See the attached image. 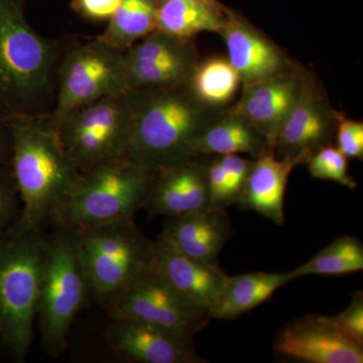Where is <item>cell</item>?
Listing matches in <instances>:
<instances>
[{
	"instance_id": "7c38bea8",
	"label": "cell",
	"mask_w": 363,
	"mask_h": 363,
	"mask_svg": "<svg viewBox=\"0 0 363 363\" xmlns=\"http://www.w3.org/2000/svg\"><path fill=\"white\" fill-rule=\"evenodd\" d=\"M274 350L302 362H363V345L346 337L323 315H306L286 324L274 338Z\"/></svg>"
},
{
	"instance_id": "277c9868",
	"label": "cell",
	"mask_w": 363,
	"mask_h": 363,
	"mask_svg": "<svg viewBox=\"0 0 363 363\" xmlns=\"http://www.w3.org/2000/svg\"><path fill=\"white\" fill-rule=\"evenodd\" d=\"M45 230L18 221L0 233V357L28 359L37 321Z\"/></svg>"
},
{
	"instance_id": "5bb4252c",
	"label": "cell",
	"mask_w": 363,
	"mask_h": 363,
	"mask_svg": "<svg viewBox=\"0 0 363 363\" xmlns=\"http://www.w3.org/2000/svg\"><path fill=\"white\" fill-rule=\"evenodd\" d=\"M152 267L209 316L228 277L219 264L181 252L164 233L154 241Z\"/></svg>"
},
{
	"instance_id": "9c48e42d",
	"label": "cell",
	"mask_w": 363,
	"mask_h": 363,
	"mask_svg": "<svg viewBox=\"0 0 363 363\" xmlns=\"http://www.w3.org/2000/svg\"><path fill=\"white\" fill-rule=\"evenodd\" d=\"M69 156L85 171L125 156L133 135L128 92L102 98L69 114L56 128Z\"/></svg>"
},
{
	"instance_id": "d590c367",
	"label": "cell",
	"mask_w": 363,
	"mask_h": 363,
	"mask_svg": "<svg viewBox=\"0 0 363 363\" xmlns=\"http://www.w3.org/2000/svg\"><path fill=\"white\" fill-rule=\"evenodd\" d=\"M0 162H2L1 161H0ZM4 164H6V162H4Z\"/></svg>"
},
{
	"instance_id": "3957f363",
	"label": "cell",
	"mask_w": 363,
	"mask_h": 363,
	"mask_svg": "<svg viewBox=\"0 0 363 363\" xmlns=\"http://www.w3.org/2000/svg\"><path fill=\"white\" fill-rule=\"evenodd\" d=\"M133 135L125 157L156 169L194 159L210 123L187 85L128 91Z\"/></svg>"
},
{
	"instance_id": "9a60e30c",
	"label": "cell",
	"mask_w": 363,
	"mask_h": 363,
	"mask_svg": "<svg viewBox=\"0 0 363 363\" xmlns=\"http://www.w3.org/2000/svg\"><path fill=\"white\" fill-rule=\"evenodd\" d=\"M209 207L207 168L186 160L156 169L143 209L149 216H177Z\"/></svg>"
},
{
	"instance_id": "52a82bcc",
	"label": "cell",
	"mask_w": 363,
	"mask_h": 363,
	"mask_svg": "<svg viewBox=\"0 0 363 363\" xmlns=\"http://www.w3.org/2000/svg\"><path fill=\"white\" fill-rule=\"evenodd\" d=\"M76 233L91 296L101 305L152 267L154 241L136 226L135 219L80 229Z\"/></svg>"
},
{
	"instance_id": "cb8c5ba5",
	"label": "cell",
	"mask_w": 363,
	"mask_h": 363,
	"mask_svg": "<svg viewBox=\"0 0 363 363\" xmlns=\"http://www.w3.org/2000/svg\"><path fill=\"white\" fill-rule=\"evenodd\" d=\"M157 11L156 0H123L99 38L125 52L138 40L156 30Z\"/></svg>"
},
{
	"instance_id": "ac0fdd59",
	"label": "cell",
	"mask_w": 363,
	"mask_h": 363,
	"mask_svg": "<svg viewBox=\"0 0 363 363\" xmlns=\"http://www.w3.org/2000/svg\"><path fill=\"white\" fill-rule=\"evenodd\" d=\"M162 233L177 248L211 264H218L219 255L233 234L225 209L203 208L168 217Z\"/></svg>"
},
{
	"instance_id": "4dcf8cb0",
	"label": "cell",
	"mask_w": 363,
	"mask_h": 363,
	"mask_svg": "<svg viewBox=\"0 0 363 363\" xmlns=\"http://www.w3.org/2000/svg\"><path fill=\"white\" fill-rule=\"evenodd\" d=\"M337 149L351 159H362L363 124L353 121H342L337 128Z\"/></svg>"
},
{
	"instance_id": "d6986e66",
	"label": "cell",
	"mask_w": 363,
	"mask_h": 363,
	"mask_svg": "<svg viewBox=\"0 0 363 363\" xmlns=\"http://www.w3.org/2000/svg\"><path fill=\"white\" fill-rule=\"evenodd\" d=\"M297 164L267 150L252 162L235 205L266 217L276 225L285 223V195L288 179Z\"/></svg>"
},
{
	"instance_id": "836d02e7",
	"label": "cell",
	"mask_w": 363,
	"mask_h": 363,
	"mask_svg": "<svg viewBox=\"0 0 363 363\" xmlns=\"http://www.w3.org/2000/svg\"><path fill=\"white\" fill-rule=\"evenodd\" d=\"M9 140L4 118L0 116V161L9 164Z\"/></svg>"
},
{
	"instance_id": "44dd1931",
	"label": "cell",
	"mask_w": 363,
	"mask_h": 363,
	"mask_svg": "<svg viewBox=\"0 0 363 363\" xmlns=\"http://www.w3.org/2000/svg\"><path fill=\"white\" fill-rule=\"evenodd\" d=\"M292 272H248L235 277H227L210 318L233 320L262 305L279 289L294 281Z\"/></svg>"
},
{
	"instance_id": "1f68e13d",
	"label": "cell",
	"mask_w": 363,
	"mask_h": 363,
	"mask_svg": "<svg viewBox=\"0 0 363 363\" xmlns=\"http://www.w3.org/2000/svg\"><path fill=\"white\" fill-rule=\"evenodd\" d=\"M219 160L222 167L225 169L229 192L233 198V205H235L247 180L252 162L238 155H225Z\"/></svg>"
},
{
	"instance_id": "603a6c76",
	"label": "cell",
	"mask_w": 363,
	"mask_h": 363,
	"mask_svg": "<svg viewBox=\"0 0 363 363\" xmlns=\"http://www.w3.org/2000/svg\"><path fill=\"white\" fill-rule=\"evenodd\" d=\"M269 149V145L252 125L241 117H228L220 123L210 124L197 145L198 155L250 154L255 159Z\"/></svg>"
},
{
	"instance_id": "30bf717a",
	"label": "cell",
	"mask_w": 363,
	"mask_h": 363,
	"mask_svg": "<svg viewBox=\"0 0 363 363\" xmlns=\"http://www.w3.org/2000/svg\"><path fill=\"white\" fill-rule=\"evenodd\" d=\"M104 307L111 319L135 320L188 337L204 330L211 320L152 267L140 272Z\"/></svg>"
},
{
	"instance_id": "d4e9b609",
	"label": "cell",
	"mask_w": 363,
	"mask_h": 363,
	"mask_svg": "<svg viewBox=\"0 0 363 363\" xmlns=\"http://www.w3.org/2000/svg\"><path fill=\"white\" fill-rule=\"evenodd\" d=\"M363 269V245L354 236H339L316 255L292 269L295 279L306 276H339Z\"/></svg>"
},
{
	"instance_id": "4316f807",
	"label": "cell",
	"mask_w": 363,
	"mask_h": 363,
	"mask_svg": "<svg viewBox=\"0 0 363 363\" xmlns=\"http://www.w3.org/2000/svg\"><path fill=\"white\" fill-rule=\"evenodd\" d=\"M347 159L337 147L325 145L310 157L308 169L313 178L333 181L344 187L354 189L357 182L348 174Z\"/></svg>"
},
{
	"instance_id": "ffe728a7",
	"label": "cell",
	"mask_w": 363,
	"mask_h": 363,
	"mask_svg": "<svg viewBox=\"0 0 363 363\" xmlns=\"http://www.w3.org/2000/svg\"><path fill=\"white\" fill-rule=\"evenodd\" d=\"M222 28L229 62L247 84L281 73L285 60L279 50L252 26L231 16Z\"/></svg>"
},
{
	"instance_id": "484cf974",
	"label": "cell",
	"mask_w": 363,
	"mask_h": 363,
	"mask_svg": "<svg viewBox=\"0 0 363 363\" xmlns=\"http://www.w3.org/2000/svg\"><path fill=\"white\" fill-rule=\"evenodd\" d=\"M241 77L229 60L211 59L193 72V93L203 104H226L235 94Z\"/></svg>"
},
{
	"instance_id": "f546056e",
	"label": "cell",
	"mask_w": 363,
	"mask_h": 363,
	"mask_svg": "<svg viewBox=\"0 0 363 363\" xmlns=\"http://www.w3.org/2000/svg\"><path fill=\"white\" fill-rule=\"evenodd\" d=\"M207 179L209 188V207L226 209L227 207L233 205L225 169L222 167L220 160H216L208 167Z\"/></svg>"
},
{
	"instance_id": "8992f818",
	"label": "cell",
	"mask_w": 363,
	"mask_h": 363,
	"mask_svg": "<svg viewBox=\"0 0 363 363\" xmlns=\"http://www.w3.org/2000/svg\"><path fill=\"white\" fill-rule=\"evenodd\" d=\"M45 236L37 321L40 345L49 357L67 350L72 325L91 296L89 283L79 255L77 233L51 224Z\"/></svg>"
},
{
	"instance_id": "e0dca14e",
	"label": "cell",
	"mask_w": 363,
	"mask_h": 363,
	"mask_svg": "<svg viewBox=\"0 0 363 363\" xmlns=\"http://www.w3.org/2000/svg\"><path fill=\"white\" fill-rule=\"evenodd\" d=\"M332 118L319 97L302 88L297 102L281 125L274 150L281 159L296 164L308 162L331 135Z\"/></svg>"
},
{
	"instance_id": "ba28073f",
	"label": "cell",
	"mask_w": 363,
	"mask_h": 363,
	"mask_svg": "<svg viewBox=\"0 0 363 363\" xmlns=\"http://www.w3.org/2000/svg\"><path fill=\"white\" fill-rule=\"evenodd\" d=\"M128 91L123 51L99 37L69 45L57 72L54 106L45 118L57 128L76 109Z\"/></svg>"
},
{
	"instance_id": "6da1fadb",
	"label": "cell",
	"mask_w": 363,
	"mask_h": 363,
	"mask_svg": "<svg viewBox=\"0 0 363 363\" xmlns=\"http://www.w3.org/2000/svg\"><path fill=\"white\" fill-rule=\"evenodd\" d=\"M9 164L21 201L18 222L45 230L78 181L81 169L45 116L4 117Z\"/></svg>"
},
{
	"instance_id": "2e32d148",
	"label": "cell",
	"mask_w": 363,
	"mask_h": 363,
	"mask_svg": "<svg viewBox=\"0 0 363 363\" xmlns=\"http://www.w3.org/2000/svg\"><path fill=\"white\" fill-rule=\"evenodd\" d=\"M303 85L295 76L276 74L248 84L236 116L252 125L274 150L281 125L292 111Z\"/></svg>"
},
{
	"instance_id": "f1b7e54d",
	"label": "cell",
	"mask_w": 363,
	"mask_h": 363,
	"mask_svg": "<svg viewBox=\"0 0 363 363\" xmlns=\"http://www.w3.org/2000/svg\"><path fill=\"white\" fill-rule=\"evenodd\" d=\"M334 326L337 327L346 337L363 345V294L355 293L350 304L335 316H328Z\"/></svg>"
},
{
	"instance_id": "4fadbf2b",
	"label": "cell",
	"mask_w": 363,
	"mask_h": 363,
	"mask_svg": "<svg viewBox=\"0 0 363 363\" xmlns=\"http://www.w3.org/2000/svg\"><path fill=\"white\" fill-rule=\"evenodd\" d=\"M106 342L123 362L207 363L196 351L194 337L135 320L111 319Z\"/></svg>"
},
{
	"instance_id": "5b68a950",
	"label": "cell",
	"mask_w": 363,
	"mask_h": 363,
	"mask_svg": "<svg viewBox=\"0 0 363 363\" xmlns=\"http://www.w3.org/2000/svg\"><path fill=\"white\" fill-rule=\"evenodd\" d=\"M155 173L156 169L125 156L85 169L51 224L80 230L135 219L145 205Z\"/></svg>"
},
{
	"instance_id": "d6a6232c",
	"label": "cell",
	"mask_w": 363,
	"mask_h": 363,
	"mask_svg": "<svg viewBox=\"0 0 363 363\" xmlns=\"http://www.w3.org/2000/svg\"><path fill=\"white\" fill-rule=\"evenodd\" d=\"M123 0H74L77 13L91 21H109Z\"/></svg>"
},
{
	"instance_id": "e575fe53",
	"label": "cell",
	"mask_w": 363,
	"mask_h": 363,
	"mask_svg": "<svg viewBox=\"0 0 363 363\" xmlns=\"http://www.w3.org/2000/svg\"><path fill=\"white\" fill-rule=\"evenodd\" d=\"M192 1L200 2V4H206V6L215 7V9H221L220 4L216 0H192Z\"/></svg>"
},
{
	"instance_id": "7a4b0ae2",
	"label": "cell",
	"mask_w": 363,
	"mask_h": 363,
	"mask_svg": "<svg viewBox=\"0 0 363 363\" xmlns=\"http://www.w3.org/2000/svg\"><path fill=\"white\" fill-rule=\"evenodd\" d=\"M65 45L26 21L23 0H0V116H48Z\"/></svg>"
},
{
	"instance_id": "83f0119b",
	"label": "cell",
	"mask_w": 363,
	"mask_h": 363,
	"mask_svg": "<svg viewBox=\"0 0 363 363\" xmlns=\"http://www.w3.org/2000/svg\"><path fill=\"white\" fill-rule=\"evenodd\" d=\"M21 213V201L9 164L0 162V233L13 225Z\"/></svg>"
},
{
	"instance_id": "8fae6325",
	"label": "cell",
	"mask_w": 363,
	"mask_h": 363,
	"mask_svg": "<svg viewBox=\"0 0 363 363\" xmlns=\"http://www.w3.org/2000/svg\"><path fill=\"white\" fill-rule=\"evenodd\" d=\"M123 55L128 91L187 85L195 70L187 40L157 30Z\"/></svg>"
},
{
	"instance_id": "7402d4cb",
	"label": "cell",
	"mask_w": 363,
	"mask_h": 363,
	"mask_svg": "<svg viewBox=\"0 0 363 363\" xmlns=\"http://www.w3.org/2000/svg\"><path fill=\"white\" fill-rule=\"evenodd\" d=\"M226 21L221 9L192 0H161L157 4L159 32L187 40L201 32H221Z\"/></svg>"
}]
</instances>
